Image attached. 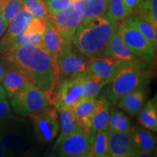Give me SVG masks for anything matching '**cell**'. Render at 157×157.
I'll return each instance as SVG.
<instances>
[{
	"label": "cell",
	"instance_id": "6da1fadb",
	"mask_svg": "<svg viewBox=\"0 0 157 157\" xmlns=\"http://www.w3.org/2000/svg\"><path fill=\"white\" fill-rule=\"evenodd\" d=\"M2 55L22 70L31 83L52 97L58 81V65L44 49L28 45L10 48Z\"/></svg>",
	"mask_w": 157,
	"mask_h": 157
},
{
	"label": "cell",
	"instance_id": "7a4b0ae2",
	"mask_svg": "<svg viewBox=\"0 0 157 157\" xmlns=\"http://www.w3.org/2000/svg\"><path fill=\"white\" fill-rule=\"evenodd\" d=\"M118 22L108 12L102 16L82 22L73 38V44L80 53L89 59L104 57Z\"/></svg>",
	"mask_w": 157,
	"mask_h": 157
},
{
	"label": "cell",
	"instance_id": "3957f363",
	"mask_svg": "<svg viewBox=\"0 0 157 157\" xmlns=\"http://www.w3.org/2000/svg\"><path fill=\"white\" fill-rule=\"evenodd\" d=\"M152 76L151 65L146 62L138 60L127 63L110 82L106 98L112 104H117L127 94L147 87Z\"/></svg>",
	"mask_w": 157,
	"mask_h": 157
},
{
	"label": "cell",
	"instance_id": "277c9868",
	"mask_svg": "<svg viewBox=\"0 0 157 157\" xmlns=\"http://www.w3.org/2000/svg\"><path fill=\"white\" fill-rule=\"evenodd\" d=\"M34 138L31 120L25 117L13 114L0 122V141L5 147L6 156L28 148Z\"/></svg>",
	"mask_w": 157,
	"mask_h": 157
},
{
	"label": "cell",
	"instance_id": "5b68a950",
	"mask_svg": "<svg viewBox=\"0 0 157 157\" xmlns=\"http://www.w3.org/2000/svg\"><path fill=\"white\" fill-rule=\"evenodd\" d=\"M10 106L15 114L29 117L44 107L52 105V95L32 83L10 98Z\"/></svg>",
	"mask_w": 157,
	"mask_h": 157
},
{
	"label": "cell",
	"instance_id": "8992f818",
	"mask_svg": "<svg viewBox=\"0 0 157 157\" xmlns=\"http://www.w3.org/2000/svg\"><path fill=\"white\" fill-rule=\"evenodd\" d=\"M34 137L41 144H48L60 132L58 113L52 105H48L29 116Z\"/></svg>",
	"mask_w": 157,
	"mask_h": 157
},
{
	"label": "cell",
	"instance_id": "52a82bcc",
	"mask_svg": "<svg viewBox=\"0 0 157 157\" xmlns=\"http://www.w3.org/2000/svg\"><path fill=\"white\" fill-rule=\"evenodd\" d=\"M85 58L82 54L74 52L73 39L63 38L61 48L57 56L58 84L70 76L87 71L89 59L87 60Z\"/></svg>",
	"mask_w": 157,
	"mask_h": 157
},
{
	"label": "cell",
	"instance_id": "ba28073f",
	"mask_svg": "<svg viewBox=\"0 0 157 157\" xmlns=\"http://www.w3.org/2000/svg\"><path fill=\"white\" fill-rule=\"evenodd\" d=\"M117 32L132 52L140 60L153 65L156 51L150 42L132 23L125 18L117 25Z\"/></svg>",
	"mask_w": 157,
	"mask_h": 157
},
{
	"label": "cell",
	"instance_id": "9c48e42d",
	"mask_svg": "<svg viewBox=\"0 0 157 157\" xmlns=\"http://www.w3.org/2000/svg\"><path fill=\"white\" fill-rule=\"evenodd\" d=\"M85 0L72 2L71 5L53 15H50L63 38L73 39L78 27L83 20Z\"/></svg>",
	"mask_w": 157,
	"mask_h": 157
},
{
	"label": "cell",
	"instance_id": "30bf717a",
	"mask_svg": "<svg viewBox=\"0 0 157 157\" xmlns=\"http://www.w3.org/2000/svg\"><path fill=\"white\" fill-rule=\"evenodd\" d=\"M95 132L92 129L81 128L56 143L55 151L60 157H75L90 151Z\"/></svg>",
	"mask_w": 157,
	"mask_h": 157
},
{
	"label": "cell",
	"instance_id": "8fae6325",
	"mask_svg": "<svg viewBox=\"0 0 157 157\" xmlns=\"http://www.w3.org/2000/svg\"><path fill=\"white\" fill-rule=\"evenodd\" d=\"M81 76L82 74L71 76L57 84L52 93V106L56 109L62 107L71 109L82 99Z\"/></svg>",
	"mask_w": 157,
	"mask_h": 157
},
{
	"label": "cell",
	"instance_id": "7c38bea8",
	"mask_svg": "<svg viewBox=\"0 0 157 157\" xmlns=\"http://www.w3.org/2000/svg\"><path fill=\"white\" fill-rule=\"evenodd\" d=\"M127 63L129 62L109 57L89 59L88 71L92 75L104 80L109 84L118 71Z\"/></svg>",
	"mask_w": 157,
	"mask_h": 157
},
{
	"label": "cell",
	"instance_id": "4fadbf2b",
	"mask_svg": "<svg viewBox=\"0 0 157 157\" xmlns=\"http://www.w3.org/2000/svg\"><path fill=\"white\" fill-rule=\"evenodd\" d=\"M129 132H117L108 129V154L112 157L133 156L137 149Z\"/></svg>",
	"mask_w": 157,
	"mask_h": 157
},
{
	"label": "cell",
	"instance_id": "5bb4252c",
	"mask_svg": "<svg viewBox=\"0 0 157 157\" xmlns=\"http://www.w3.org/2000/svg\"><path fill=\"white\" fill-rule=\"evenodd\" d=\"M5 62V71L2 83L7 97L11 98L31 82L22 70L6 60Z\"/></svg>",
	"mask_w": 157,
	"mask_h": 157
},
{
	"label": "cell",
	"instance_id": "9a60e30c",
	"mask_svg": "<svg viewBox=\"0 0 157 157\" xmlns=\"http://www.w3.org/2000/svg\"><path fill=\"white\" fill-rule=\"evenodd\" d=\"M32 18V15L23 7L16 16L9 23L8 26L7 27V31L0 39V52L2 54L10 48L12 40L15 36L24 32L25 29Z\"/></svg>",
	"mask_w": 157,
	"mask_h": 157
},
{
	"label": "cell",
	"instance_id": "2e32d148",
	"mask_svg": "<svg viewBox=\"0 0 157 157\" xmlns=\"http://www.w3.org/2000/svg\"><path fill=\"white\" fill-rule=\"evenodd\" d=\"M63 38L52 22L50 15L46 17V26L42 34L43 49L57 64V56L61 48ZM58 65V64H57Z\"/></svg>",
	"mask_w": 157,
	"mask_h": 157
},
{
	"label": "cell",
	"instance_id": "e0dca14e",
	"mask_svg": "<svg viewBox=\"0 0 157 157\" xmlns=\"http://www.w3.org/2000/svg\"><path fill=\"white\" fill-rule=\"evenodd\" d=\"M148 98L147 87H141L131 92L118 101L117 105L125 112L132 117L138 114L146 103Z\"/></svg>",
	"mask_w": 157,
	"mask_h": 157
},
{
	"label": "cell",
	"instance_id": "ac0fdd59",
	"mask_svg": "<svg viewBox=\"0 0 157 157\" xmlns=\"http://www.w3.org/2000/svg\"><path fill=\"white\" fill-rule=\"evenodd\" d=\"M104 57L113 58L127 62H132L140 60L129 50L120 35L117 32V30L115 31L110 39Z\"/></svg>",
	"mask_w": 157,
	"mask_h": 157
},
{
	"label": "cell",
	"instance_id": "d6986e66",
	"mask_svg": "<svg viewBox=\"0 0 157 157\" xmlns=\"http://www.w3.org/2000/svg\"><path fill=\"white\" fill-rule=\"evenodd\" d=\"M96 101V98H82L71 108L76 121L84 128L92 129V119L95 111Z\"/></svg>",
	"mask_w": 157,
	"mask_h": 157
},
{
	"label": "cell",
	"instance_id": "ffe728a7",
	"mask_svg": "<svg viewBox=\"0 0 157 157\" xmlns=\"http://www.w3.org/2000/svg\"><path fill=\"white\" fill-rule=\"evenodd\" d=\"M112 103L106 97L97 99L95 111L92 119L91 128L94 132L107 130L109 129V120Z\"/></svg>",
	"mask_w": 157,
	"mask_h": 157
},
{
	"label": "cell",
	"instance_id": "44dd1931",
	"mask_svg": "<svg viewBox=\"0 0 157 157\" xmlns=\"http://www.w3.org/2000/svg\"><path fill=\"white\" fill-rule=\"evenodd\" d=\"M132 137L137 151L154 152L156 148V137L152 131L141 126H135L130 129Z\"/></svg>",
	"mask_w": 157,
	"mask_h": 157
},
{
	"label": "cell",
	"instance_id": "7402d4cb",
	"mask_svg": "<svg viewBox=\"0 0 157 157\" xmlns=\"http://www.w3.org/2000/svg\"><path fill=\"white\" fill-rule=\"evenodd\" d=\"M57 111L58 113L60 131L56 140V143H58L71 133L82 128V127L80 126L79 124L76 121L71 109L62 107L59 108Z\"/></svg>",
	"mask_w": 157,
	"mask_h": 157
},
{
	"label": "cell",
	"instance_id": "603a6c76",
	"mask_svg": "<svg viewBox=\"0 0 157 157\" xmlns=\"http://www.w3.org/2000/svg\"><path fill=\"white\" fill-rule=\"evenodd\" d=\"M137 115V119L141 127L156 132L157 131L156 96L146 102Z\"/></svg>",
	"mask_w": 157,
	"mask_h": 157
},
{
	"label": "cell",
	"instance_id": "cb8c5ba5",
	"mask_svg": "<svg viewBox=\"0 0 157 157\" xmlns=\"http://www.w3.org/2000/svg\"><path fill=\"white\" fill-rule=\"evenodd\" d=\"M126 19L146 37L154 50L156 51L157 42L154 39V31L157 29V27L154 28L143 15L135 11L129 15Z\"/></svg>",
	"mask_w": 157,
	"mask_h": 157
},
{
	"label": "cell",
	"instance_id": "d4e9b609",
	"mask_svg": "<svg viewBox=\"0 0 157 157\" xmlns=\"http://www.w3.org/2000/svg\"><path fill=\"white\" fill-rule=\"evenodd\" d=\"M106 85H108L106 82L92 75L89 71L82 74V98H96L101 93L102 89Z\"/></svg>",
	"mask_w": 157,
	"mask_h": 157
},
{
	"label": "cell",
	"instance_id": "484cf974",
	"mask_svg": "<svg viewBox=\"0 0 157 157\" xmlns=\"http://www.w3.org/2000/svg\"><path fill=\"white\" fill-rule=\"evenodd\" d=\"M109 129L117 132H129L131 123L128 116L117 109H111L109 120Z\"/></svg>",
	"mask_w": 157,
	"mask_h": 157
},
{
	"label": "cell",
	"instance_id": "4316f807",
	"mask_svg": "<svg viewBox=\"0 0 157 157\" xmlns=\"http://www.w3.org/2000/svg\"><path fill=\"white\" fill-rule=\"evenodd\" d=\"M109 0H85V10L82 22L102 16L108 10Z\"/></svg>",
	"mask_w": 157,
	"mask_h": 157
},
{
	"label": "cell",
	"instance_id": "83f0119b",
	"mask_svg": "<svg viewBox=\"0 0 157 157\" xmlns=\"http://www.w3.org/2000/svg\"><path fill=\"white\" fill-rule=\"evenodd\" d=\"M23 7V0H0V8L6 26Z\"/></svg>",
	"mask_w": 157,
	"mask_h": 157
},
{
	"label": "cell",
	"instance_id": "f1b7e54d",
	"mask_svg": "<svg viewBox=\"0 0 157 157\" xmlns=\"http://www.w3.org/2000/svg\"><path fill=\"white\" fill-rule=\"evenodd\" d=\"M135 12L140 13L154 28L157 27V0H143L139 4ZM134 11V12H135Z\"/></svg>",
	"mask_w": 157,
	"mask_h": 157
},
{
	"label": "cell",
	"instance_id": "f546056e",
	"mask_svg": "<svg viewBox=\"0 0 157 157\" xmlns=\"http://www.w3.org/2000/svg\"><path fill=\"white\" fill-rule=\"evenodd\" d=\"M108 129L97 132L94 135L90 148L93 157H101L108 154Z\"/></svg>",
	"mask_w": 157,
	"mask_h": 157
},
{
	"label": "cell",
	"instance_id": "4dcf8cb0",
	"mask_svg": "<svg viewBox=\"0 0 157 157\" xmlns=\"http://www.w3.org/2000/svg\"><path fill=\"white\" fill-rule=\"evenodd\" d=\"M42 37V35L40 34H30L23 32L21 34L15 36L12 40L9 49L18 48V47L28 46V45L39 47V48L43 49Z\"/></svg>",
	"mask_w": 157,
	"mask_h": 157
},
{
	"label": "cell",
	"instance_id": "1f68e13d",
	"mask_svg": "<svg viewBox=\"0 0 157 157\" xmlns=\"http://www.w3.org/2000/svg\"><path fill=\"white\" fill-rule=\"evenodd\" d=\"M107 12L117 22L123 21L131 14L123 0H109Z\"/></svg>",
	"mask_w": 157,
	"mask_h": 157
},
{
	"label": "cell",
	"instance_id": "d6a6232c",
	"mask_svg": "<svg viewBox=\"0 0 157 157\" xmlns=\"http://www.w3.org/2000/svg\"><path fill=\"white\" fill-rule=\"evenodd\" d=\"M23 7L34 18L45 19L49 15L44 0H23Z\"/></svg>",
	"mask_w": 157,
	"mask_h": 157
},
{
	"label": "cell",
	"instance_id": "836d02e7",
	"mask_svg": "<svg viewBox=\"0 0 157 157\" xmlns=\"http://www.w3.org/2000/svg\"><path fill=\"white\" fill-rule=\"evenodd\" d=\"M71 2L72 0H44L45 7L50 15H53L63 10Z\"/></svg>",
	"mask_w": 157,
	"mask_h": 157
},
{
	"label": "cell",
	"instance_id": "e575fe53",
	"mask_svg": "<svg viewBox=\"0 0 157 157\" xmlns=\"http://www.w3.org/2000/svg\"><path fill=\"white\" fill-rule=\"evenodd\" d=\"M46 26V18L39 19L33 17L25 29L24 33L30 34H40L44 33Z\"/></svg>",
	"mask_w": 157,
	"mask_h": 157
},
{
	"label": "cell",
	"instance_id": "d590c367",
	"mask_svg": "<svg viewBox=\"0 0 157 157\" xmlns=\"http://www.w3.org/2000/svg\"><path fill=\"white\" fill-rule=\"evenodd\" d=\"M6 157H41V151L38 147L30 146L22 151L6 156Z\"/></svg>",
	"mask_w": 157,
	"mask_h": 157
},
{
	"label": "cell",
	"instance_id": "8d00e7d4",
	"mask_svg": "<svg viewBox=\"0 0 157 157\" xmlns=\"http://www.w3.org/2000/svg\"><path fill=\"white\" fill-rule=\"evenodd\" d=\"M13 114L7 98H0V122L7 120Z\"/></svg>",
	"mask_w": 157,
	"mask_h": 157
},
{
	"label": "cell",
	"instance_id": "74e56055",
	"mask_svg": "<svg viewBox=\"0 0 157 157\" xmlns=\"http://www.w3.org/2000/svg\"><path fill=\"white\" fill-rule=\"evenodd\" d=\"M123 2L127 8L132 13L137 8L140 0H123Z\"/></svg>",
	"mask_w": 157,
	"mask_h": 157
},
{
	"label": "cell",
	"instance_id": "f35d334b",
	"mask_svg": "<svg viewBox=\"0 0 157 157\" xmlns=\"http://www.w3.org/2000/svg\"><path fill=\"white\" fill-rule=\"evenodd\" d=\"M5 67H6L5 60V58H3L1 52H0V83L2 82L4 74H5Z\"/></svg>",
	"mask_w": 157,
	"mask_h": 157
},
{
	"label": "cell",
	"instance_id": "ab89813d",
	"mask_svg": "<svg viewBox=\"0 0 157 157\" xmlns=\"http://www.w3.org/2000/svg\"><path fill=\"white\" fill-rule=\"evenodd\" d=\"M6 29H7V26H6L5 21H4L2 13L1 8H0V38L3 36L5 34Z\"/></svg>",
	"mask_w": 157,
	"mask_h": 157
},
{
	"label": "cell",
	"instance_id": "60d3db41",
	"mask_svg": "<svg viewBox=\"0 0 157 157\" xmlns=\"http://www.w3.org/2000/svg\"><path fill=\"white\" fill-rule=\"evenodd\" d=\"M132 157H156L154 152H144L136 151Z\"/></svg>",
	"mask_w": 157,
	"mask_h": 157
},
{
	"label": "cell",
	"instance_id": "b9f144b4",
	"mask_svg": "<svg viewBox=\"0 0 157 157\" xmlns=\"http://www.w3.org/2000/svg\"><path fill=\"white\" fill-rule=\"evenodd\" d=\"M42 157H58V154L53 151H47Z\"/></svg>",
	"mask_w": 157,
	"mask_h": 157
},
{
	"label": "cell",
	"instance_id": "7bdbcfd3",
	"mask_svg": "<svg viewBox=\"0 0 157 157\" xmlns=\"http://www.w3.org/2000/svg\"><path fill=\"white\" fill-rule=\"evenodd\" d=\"M0 157H6V151L3 144L0 141Z\"/></svg>",
	"mask_w": 157,
	"mask_h": 157
},
{
	"label": "cell",
	"instance_id": "ee69618b",
	"mask_svg": "<svg viewBox=\"0 0 157 157\" xmlns=\"http://www.w3.org/2000/svg\"><path fill=\"white\" fill-rule=\"evenodd\" d=\"M0 98H7V93H6L2 84H1V83H0Z\"/></svg>",
	"mask_w": 157,
	"mask_h": 157
},
{
	"label": "cell",
	"instance_id": "f6af8a7d",
	"mask_svg": "<svg viewBox=\"0 0 157 157\" xmlns=\"http://www.w3.org/2000/svg\"><path fill=\"white\" fill-rule=\"evenodd\" d=\"M75 157H93V155L91 154L90 151H89L87 153H85V154H83L79 155V156H75Z\"/></svg>",
	"mask_w": 157,
	"mask_h": 157
},
{
	"label": "cell",
	"instance_id": "bcb514c9",
	"mask_svg": "<svg viewBox=\"0 0 157 157\" xmlns=\"http://www.w3.org/2000/svg\"><path fill=\"white\" fill-rule=\"evenodd\" d=\"M101 157H112V156H111L109 154H107L104 155V156H101Z\"/></svg>",
	"mask_w": 157,
	"mask_h": 157
},
{
	"label": "cell",
	"instance_id": "7dc6e473",
	"mask_svg": "<svg viewBox=\"0 0 157 157\" xmlns=\"http://www.w3.org/2000/svg\"><path fill=\"white\" fill-rule=\"evenodd\" d=\"M76 1H80V0H72V2H76Z\"/></svg>",
	"mask_w": 157,
	"mask_h": 157
},
{
	"label": "cell",
	"instance_id": "c3c4849f",
	"mask_svg": "<svg viewBox=\"0 0 157 157\" xmlns=\"http://www.w3.org/2000/svg\"><path fill=\"white\" fill-rule=\"evenodd\" d=\"M142 1H143V0H140V2H142Z\"/></svg>",
	"mask_w": 157,
	"mask_h": 157
}]
</instances>
